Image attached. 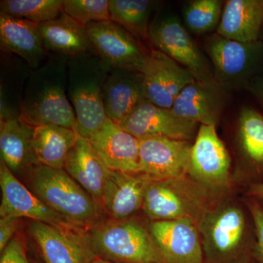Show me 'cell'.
I'll return each mask as SVG.
<instances>
[{"instance_id": "cell-1", "label": "cell", "mask_w": 263, "mask_h": 263, "mask_svg": "<svg viewBox=\"0 0 263 263\" xmlns=\"http://www.w3.org/2000/svg\"><path fill=\"white\" fill-rule=\"evenodd\" d=\"M27 175L29 190L53 211L81 228L96 222V200L65 169L38 164Z\"/></svg>"}, {"instance_id": "cell-2", "label": "cell", "mask_w": 263, "mask_h": 263, "mask_svg": "<svg viewBox=\"0 0 263 263\" xmlns=\"http://www.w3.org/2000/svg\"><path fill=\"white\" fill-rule=\"evenodd\" d=\"M204 49L216 82L227 91L248 89L263 74V41L241 43L214 33L205 38Z\"/></svg>"}, {"instance_id": "cell-3", "label": "cell", "mask_w": 263, "mask_h": 263, "mask_svg": "<svg viewBox=\"0 0 263 263\" xmlns=\"http://www.w3.org/2000/svg\"><path fill=\"white\" fill-rule=\"evenodd\" d=\"M85 239L93 250L108 258L128 263H164L149 232L135 221L95 224Z\"/></svg>"}, {"instance_id": "cell-4", "label": "cell", "mask_w": 263, "mask_h": 263, "mask_svg": "<svg viewBox=\"0 0 263 263\" xmlns=\"http://www.w3.org/2000/svg\"><path fill=\"white\" fill-rule=\"evenodd\" d=\"M205 197L202 190L185 177L149 181L143 209L152 221L191 219L198 221Z\"/></svg>"}, {"instance_id": "cell-5", "label": "cell", "mask_w": 263, "mask_h": 263, "mask_svg": "<svg viewBox=\"0 0 263 263\" xmlns=\"http://www.w3.org/2000/svg\"><path fill=\"white\" fill-rule=\"evenodd\" d=\"M148 39L154 49L162 52L190 71L195 80H215L209 58L177 17L171 15L152 24Z\"/></svg>"}, {"instance_id": "cell-6", "label": "cell", "mask_w": 263, "mask_h": 263, "mask_svg": "<svg viewBox=\"0 0 263 263\" xmlns=\"http://www.w3.org/2000/svg\"><path fill=\"white\" fill-rule=\"evenodd\" d=\"M2 201L0 216L28 218L50 226L79 233L81 227L53 211L21 183L4 162L0 164Z\"/></svg>"}, {"instance_id": "cell-7", "label": "cell", "mask_w": 263, "mask_h": 263, "mask_svg": "<svg viewBox=\"0 0 263 263\" xmlns=\"http://www.w3.org/2000/svg\"><path fill=\"white\" fill-rule=\"evenodd\" d=\"M138 140V174L150 181L186 177L193 145L190 141L162 136H147Z\"/></svg>"}, {"instance_id": "cell-8", "label": "cell", "mask_w": 263, "mask_h": 263, "mask_svg": "<svg viewBox=\"0 0 263 263\" xmlns=\"http://www.w3.org/2000/svg\"><path fill=\"white\" fill-rule=\"evenodd\" d=\"M95 50L114 68L141 70L150 50L127 29L113 22H93L86 26Z\"/></svg>"}, {"instance_id": "cell-9", "label": "cell", "mask_w": 263, "mask_h": 263, "mask_svg": "<svg viewBox=\"0 0 263 263\" xmlns=\"http://www.w3.org/2000/svg\"><path fill=\"white\" fill-rule=\"evenodd\" d=\"M231 159L216 126L200 124L190 152L188 174L197 183L220 188L229 182Z\"/></svg>"}, {"instance_id": "cell-10", "label": "cell", "mask_w": 263, "mask_h": 263, "mask_svg": "<svg viewBox=\"0 0 263 263\" xmlns=\"http://www.w3.org/2000/svg\"><path fill=\"white\" fill-rule=\"evenodd\" d=\"M139 72L146 98L164 108H172L181 91L195 80L190 71L154 48L150 50Z\"/></svg>"}, {"instance_id": "cell-11", "label": "cell", "mask_w": 263, "mask_h": 263, "mask_svg": "<svg viewBox=\"0 0 263 263\" xmlns=\"http://www.w3.org/2000/svg\"><path fill=\"white\" fill-rule=\"evenodd\" d=\"M149 233L164 263H202L201 236L191 219L152 221Z\"/></svg>"}, {"instance_id": "cell-12", "label": "cell", "mask_w": 263, "mask_h": 263, "mask_svg": "<svg viewBox=\"0 0 263 263\" xmlns=\"http://www.w3.org/2000/svg\"><path fill=\"white\" fill-rule=\"evenodd\" d=\"M198 123L178 117L171 108L157 106L146 98L121 124L137 138L162 136L191 141L196 137Z\"/></svg>"}, {"instance_id": "cell-13", "label": "cell", "mask_w": 263, "mask_h": 263, "mask_svg": "<svg viewBox=\"0 0 263 263\" xmlns=\"http://www.w3.org/2000/svg\"><path fill=\"white\" fill-rule=\"evenodd\" d=\"M246 226L241 209L233 205L205 211L197 222L204 247L217 257L230 255L239 248L245 239Z\"/></svg>"}, {"instance_id": "cell-14", "label": "cell", "mask_w": 263, "mask_h": 263, "mask_svg": "<svg viewBox=\"0 0 263 263\" xmlns=\"http://www.w3.org/2000/svg\"><path fill=\"white\" fill-rule=\"evenodd\" d=\"M228 93L215 80H195L181 91L171 109L183 119L216 126L226 109Z\"/></svg>"}, {"instance_id": "cell-15", "label": "cell", "mask_w": 263, "mask_h": 263, "mask_svg": "<svg viewBox=\"0 0 263 263\" xmlns=\"http://www.w3.org/2000/svg\"><path fill=\"white\" fill-rule=\"evenodd\" d=\"M97 155L108 170L138 174L139 167V140L111 119L89 139Z\"/></svg>"}, {"instance_id": "cell-16", "label": "cell", "mask_w": 263, "mask_h": 263, "mask_svg": "<svg viewBox=\"0 0 263 263\" xmlns=\"http://www.w3.org/2000/svg\"><path fill=\"white\" fill-rule=\"evenodd\" d=\"M19 117L34 127L57 125L76 130L75 110L61 85H47L22 103Z\"/></svg>"}, {"instance_id": "cell-17", "label": "cell", "mask_w": 263, "mask_h": 263, "mask_svg": "<svg viewBox=\"0 0 263 263\" xmlns=\"http://www.w3.org/2000/svg\"><path fill=\"white\" fill-rule=\"evenodd\" d=\"M150 180L138 174L109 170L104 183L101 201L115 220H124L143 207Z\"/></svg>"}, {"instance_id": "cell-18", "label": "cell", "mask_w": 263, "mask_h": 263, "mask_svg": "<svg viewBox=\"0 0 263 263\" xmlns=\"http://www.w3.org/2000/svg\"><path fill=\"white\" fill-rule=\"evenodd\" d=\"M101 90L107 117L120 125L146 98L143 77L138 71L117 69Z\"/></svg>"}, {"instance_id": "cell-19", "label": "cell", "mask_w": 263, "mask_h": 263, "mask_svg": "<svg viewBox=\"0 0 263 263\" xmlns=\"http://www.w3.org/2000/svg\"><path fill=\"white\" fill-rule=\"evenodd\" d=\"M29 232L46 263H89L91 259L79 233L39 221L31 223Z\"/></svg>"}, {"instance_id": "cell-20", "label": "cell", "mask_w": 263, "mask_h": 263, "mask_svg": "<svg viewBox=\"0 0 263 263\" xmlns=\"http://www.w3.org/2000/svg\"><path fill=\"white\" fill-rule=\"evenodd\" d=\"M34 127L20 117L1 120L0 152L1 161L13 174L28 173L40 164L34 146Z\"/></svg>"}, {"instance_id": "cell-21", "label": "cell", "mask_w": 263, "mask_h": 263, "mask_svg": "<svg viewBox=\"0 0 263 263\" xmlns=\"http://www.w3.org/2000/svg\"><path fill=\"white\" fill-rule=\"evenodd\" d=\"M263 28V0H228L216 34L241 43L260 39Z\"/></svg>"}, {"instance_id": "cell-22", "label": "cell", "mask_w": 263, "mask_h": 263, "mask_svg": "<svg viewBox=\"0 0 263 263\" xmlns=\"http://www.w3.org/2000/svg\"><path fill=\"white\" fill-rule=\"evenodd\" d=\"M64 169L96 202L101 201L109 170L97 155L89 139L79 136L67 157Z\"/></svg>"}, {"instance_id": "cell-23", "label": "cell", "mask_w": 263, "mask_h": 263, "mask_svg": "<svg viewBox=\"0 0 263 263\" xmlns=\"http://www.w3.org/2000/svg\"><path fill=\"white\" fill-rule=\"evenodd\" d=\"M0 41L5 51L36 67L44 56L39 24L0 13Z\"/></svg>"}, {"instance_id": "cell-24", "label": "cell", "mask_w": 263, "mask_h": 263, "mask_svg": "<svg viewBox=\"0 0 263 263\" xmlns=\"http://www.w3.org/2000/svg\"><path fill=\"white\" fill-rule=\"evenodd\" d=\"M46 49L65 55L77 56L95 49L86 26L62 13L57 18L39 24Z\"/></svg>"}, {"instance_id": "cell-25", "label": "cell", "mask_w": 263, "mask_h": 263, "mask_svg": "<svg viewBox=\"0 0 263 263\" xmlns=\"http://www.w3.org/2000/svg\"><path fill=\"white\" fill-rule=\"evenodd\" d=\"M101 87L96 81H85L74 86L71 91L76 117V131L79 136L86 139L89 140L108 118Z\"/></svg>"}, {"instance_id": "cell-26", "label": "cell", "mask_w": 263, "mask_h": 263, "mask_svg": "<svg viewBox=\"0 0 263 263\" xmlns=\"http://www.w3.org/2000/svg\"><path fill=\"white\" fill-rule=\"evenodd\" d=\"M79 135L76 130L57 125L34 127L33 146L40 164L64 169L70 151Z\"/></svg>"}, {"instance_id": "cell-27", "label": "cell", "mask_w": 263, "mask_h": 263, "mask_svg": "<svg viewBox=\"0 0 263 263\" xmlns=\"http://www.w3.org/2000/svg\"><path fill=\"white\" fill-rule=\"evenodd\" d=\"M237 138L242 157L256 168L263 167V115L250 106L241 108Z\"/></svg>"}, {"instance_id": "cell-28", "label": "cell", "mask_w": 263, "mask_h": 263, "mask_svg": "<svg viewBox=\"0 0 263 263\" xmlns=\"http://www.w3.org/2000/svg\"><path fill=\"white\" fill-rule=\"evenodd\" d=\"M155 3L149 0H110V20L140 41L149 40V18Z\"/></svg>"}, {"instance_id": "cell-29", "label": "cell", "mask_w": 263, "mask_h": 263, "mask_svg": "<svg viewBox=\"0 0 263 263\" xmlns=\"http://www.w3.org/2000/svg\"><path fill=\"white\" fill-rule=\"evenodd\" d=\"M224 5L221 0H193L185 3L182 16L186 28L197 35L216 31Z\"/></svg>"}, {"instance_id": "cell-30", "label": "cell", "mask_w": 263, "mask_h": 263, "mask_svg": "<svg viewBox=\"0 0 263 263\" xmlns=\"http://www.w3.org/2000/svg\"><path fill=\"white\" fill-rule=\"evenodd\" d=\"M64 0H3L1 12L36 24L57 18L62 13Z\"/></svg>"}, {"instance_id": "cell-31", "label": "cell", "mask_w": 263, "mask_h": 263, "mask_svg": "<svg viewBox=\"0 0 263 263\" xmlns=\"http://www.w3.org/2000/svg\"><path fill=\"white\" fill-rule=\"evenodd\" d=\"M62 12L84 26L110 21V0H64Z\"/></svg>"}, {"instance_id": "cell-32", "label": "cell", "mask_w": 263, "mask_h": 263, "mask_svg": "<svg viewBox=\"0 0 263 263\" xmlns=\"http://www.w3.org/2000/svg\"><path fill=\"white\" fill-rule=\"evenodd\" d=\"M0 263H29L24 246L13 238L2 252Z\"/></svg>"}, {"instance_id": "cell-33", "label": "cell", "mask_w": 263, "mask_h": 263, "mask_svg": "<svg viewBox=\"0 0 263 263\" xmlns=\"http://www.w3.org/2000/svg\"><path fill=\"white\" fill-rule=\"evenodd\" d=\"M20 218L15 216H3L0 219V252L13 239V235L18 229Z\"/></svg>"}, {"instance_id": "cell-34", "label": "cell", "mask_w": 263, "mask_h": 263, "mask_svg": "<svg viewBox=\"0 0 263 263\" xmlns=\"http://www.w3.org/2000/svg\"><path fill=\"white\" fill-rule=\"evenodd\" d=\"M249 209L257 235V251L263 262V209L258 202H253L249 205Z\"/></svg>"}, {"instance_id": "cell-35", "label": "cell", "mask_w": 263, "mask_h": 263, "mask_svg": "<svg viewBox=\"0 0 263 263\" xmlns=\"http://www.w3.org/2000/svg\"><path fill=\"white\" fill-rule=\"evenodd\" d=\"M247 90L250 91L263 108V74L253 79Z\"/></svg>"}, {"instance_id": "cell-36", "label": "cell", "mask_w": 263, "mask_h": 263, "mask_svg": "<svg viewBox=\"0 0 263 263\" xmlns=\"http://www.w3.org/2000/svg\"><path fill=\"white\" fill-rule=\"evenodd\" d=\"M251 194L263 202V183L253 185L251 188Z\"/></svg>"}, {"instance_id": "cell-37", "label": "cell", "mask_w": 263, "mask_h": 263, "mask_svg": "<svg viewBox=\"0 0 263 263\" xmlns=\"http://www.w3.org/2000/svg\"><path fill=\"white\" fill-rule=\"evenodd\" d=\"M89 263H112V262H108V261L105 260V259L100 258V257H95V258H91V259H90Z\"/></svg>"}, {"instance_id": "cell-38", "label": "cell", "mask_w": 263, "mask_h": 263, "mask_svg": "<svg viewBox=\"0 0 263 263\" xmlns=\"http://www.w3.org/2000/svg\"><path fill=\"white\" fill-rule=\"evenodd\" d=\"M262 32H263V28H262ZM262 32H261V33H262Z\"/></svg>"}]
</instances>
